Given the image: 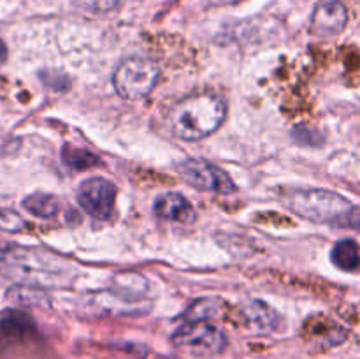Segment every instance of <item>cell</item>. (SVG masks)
I'll use <instances>...</instances> for the list:
<instances>
[{
  "instance_id": "3",
  "label": "cell",
  "mask_w": 360,
  "mask_h": 359,
  "mask_svg": "<svg viewBox=\"0 0 360 359\" xmlns=\"http://www.w3.org/2000/svg\"><path fill=\"white\" fill-rule=\"evenodd\" d=\"M4 260L11 267V275L23 285H60L69 278L67 263L44 252L27 248L9 250Z\"/></svg>"
},
{
  "instance_id": "14",
  "label": "cell",
  "mask_w": 360,
  "mask_h": 359,
  "mask_svg": "<svg viewBox=\"0 0 360 359\" xmlns=\"http://www.w3.org/2000/svg\"><path fill=\"white\" fill-rule=\"evenodd\" d=\"M0 329L4 334L13 338H21L34 329V324L28 315L21 312H9L0 319Z\"/></svg>"
},
{
  "instance_id": "12",
  "label": "cell",
  "mask_w": 360,
  "mask_h": 359,
  "mask_svg": "<svg viewBox=\"0 0 360 359\" xmlns=\"http://www.w3.org/2000/svg\"><path fill=\"white\" fill-rule=\"evenodd\" d=\"M23 208L39 218H53L58 213V199L51 194H32L25 197Z\"/></svg>"
},
{
  "instance_id": "9",
  "label": "cell",
  "mask_w": 360,
  "mask_h": 359,
  "mask_svg": "<svg viewBox=\"0 0 360 359\" xmlns=\"http://www.w3.org/2000/svg\"><path fill=\"white\" fill-rule=\"evenodd\" d=\"M155 213L160 218L178 224H190L195 220V210L186 197L178 192H165L155 199Z\"/></svg>"
},
{
  "instance_id": "21",
  "label": "cell",
  "mask_w": 360,
  "mask_h": 359,
  "mask_svg": "<svg viewBox=\"0 0 360 359\" xmlns=\"http://www.w3.org/2000/svg\"><path fill=\"white\" fill-rule=\"evenodd\" d=\"M218 2L220 4H236V2H239V0H218Z\"/></svg>"
},
{
  "instance_id": "17",
  "label": "cell",
  "mask_w": 360,
  "mask_h": 359,
  "mask_svg": "<svg viewBox=\"0 0 360 359\" xmlns=\"http://www.w3.org/2000/svg\"><path fill=\"white\" fill-rule=\"evenodd\" d=\"M217 310L218 306L217 303H214V299H199V301L193 303L188 308V312H186V322H190V320H210V317H213L214 313H217Z\"/></svg>"
},
{
  "instance_id": "20",
  "label": "cell",
  "mask_w": 360,
  "mask_h": 359,
  "mask_svg": "<svg viewBox=\"0 0 360 359\" xmlns=\"http://www.w3.org/2000/svg\"><path fill=\"white\" fill-rule=\"evenodd\" d=\"M9 250H11V246L7 245V243L0 241V259H4V257H6V253L9 252Z\"/></svg>"
},
{
  "instance_id": "2",
  "label": "cell",
  "mask_w": 360,
  "mask_h": 359,
  "mask_svg": "<svg viewBox=\"0 0 360 359\" xmlns=\"http://www.w3.org/2000/svg\"><path fill=\"white\" fill-rule=\"evenodd\" d=\"M288 206L299 217L315 224H334L347 227L355 206L343 196L330 190L308 189L294 190L288 196Z\"/></svg>"
},
{
  "instance_id": "7",
  "label": "cell",
  "mask_w": 360,
  "mask_h": 359,
  "mask_svg": "<svg viewBox=\"0 0 360 359\" xmlns=\"http://www.w3.org/2000/svg\"><path fill=\"white\" fill-rule=\"evenodd\" d=\"M77 201L90 217L108 220L116 201V187L104 178H90L77 190Z\"/></svg>"
},
{
  "instance_id": "10",
  "label": "cell",
  "mask_w": 360,
  "mask_h": 359,
  "mask_svg": "<svg viewBox=\"0 0 360 359\" xmlns=\"http://www.w3.org/2000/svg\"><path fill=\"white\" fill-rule=\"evenodd\" d=\"M243 320L252 333L266 334L276 329L280 317L267 303L255 299V301H250L245 305Z\"/></svg>"
},
{
  "instance_id": "16",
  "label": "cell",
  "mask_w": 360,
  "mask_h": 359,
  "mask_svg": "<svg viewBox=\"0 0 360 359\" xmlns=\"http://www.w3.org/2000/svg\"><path fill=\"white\" fill-rule=\"evenodd\" d=\"M116 287H118V294H122L125 299H132L143 294L146 291L148 284L141 275L127 273L116 278Z\"/></svg>"
},
{
  "instance_id": "5",
  "label": "cell",
  "mask_w": 360,
  "mask_h": 359,
  "mask_svg": "<svg viewBox=\"0 0 360 359\" xmlns=\"http://www.w3.org/2000/svg\"><path fill=\"white\" fill-rule=\"evenodd\" d=\"M172 344L195 354H220L227 347V336L210 320H190L172 334Z\"/></svg>"
},
{
  "instance_id": "4",
  "label": "cell",
  "mask_w": 360,
  "mask_h": 359,
  "mask_svg": "<svg viewBox=\"0 0 360 359\" xmlns=\"http://www.w3.org/2000/svg\"><path fill=\"white\" fill-rule=\"evenodd\" d=\"M158 80L157 63L148 58L134 56L120 63L112 76V84L120 97L127 101H139L146 97Z\"/></svg>"
},
{
  "instance_id": "19",
  "label": "cell",
  "mask_w": 360,
  "mask_h": 359,
  "mask_svg": "<svg viewBox=\"0 0 360 359\" xmlns=\"http://www.w3.org/2000/svg\"><path fill=\"white\" fill-rule=\"evenodd\" d=\"M7 60V46L6 42L0 39V63H4Z\"/></svg>"
},
{
  "instance_id": "11",
  "label": "cell",
  "mask_w": 360,
  "mask_h": 359,
  "mask_svg": "<svg viewBox=\"0 0 360 359\" xmlns=\"http://www.w3.org/2000/svg\"><path fill=\"white\" fill-rule=\"evenodd\" d=\"M330 259L340 270L357 273L360 271V245L354 239H341L334 245Z\"/></svg>"
},
{
  "instance_id": "18",
  "label": "cell",
  "mask_w": 360,
  "mask_h": 359,
  "mask_svg": "<svg viewBox=\"0 0 360 359\" xmlns=\"http://www.w3.org/2000/svg\"><path fill=\"white\" fill-rule=\"evenodd\" d=\"M25 220L21 215L14 210L0 208V229L7 232H20L23 231Z\"/></svg>"
},
{
  "instance_id": "15",
  "label": "cell",
  "mask_w": 360,
  "mask_h": 359,
  "mask_svg": "<svg viewBox=\"0 0 360 359\" xmlns=\"http://www.w3.org/2000/svg\"><path fill=\"white\" fill-rule=\"evenodd\" d=\"M7 299L13 303H20V305H46L48 303V296L39 289L32 287V285H16V287L7 291Z\"/></svg>"
},
{
  "instance_id": "13",
  "label": "cell",
  "mask_w": 360,
  "mask_h": 359,
  "mask_svg": "<svg viewBox=\"0 0 360 359\" xmlns=\"http://www.w3.org/2000/svg\"><path fill=\"white\" fill-rule=\"evenodd\" d=\"M62 160L65 162L69 168L77 169V171H81V169L95 168L97 164H101V158H98L97 155L84 150V148L72 146V144H65V146H63Z\"/></svg>"
},
{
  "instance_id": "8",
  "label": "cell",
  "mask_w": 360,
  "mask_h": 359,
  "mask_svg": "<svg viewBox=\"0 0 360 359\" xmlns=\"http://www.w3.org/2000/svg\"><path fill=\"white\" fill-rule=\"evenodd\" d=\"M348 23V11L338 0H329L316 7L311 18V32L316 35H336L345 30Z\"/></svg>"
},
{
  "instance_id": "1",
  "label": "cell",
  "mask_w": 360,
  "mask_h": 359,
  "mask_svg": "<svg viewBox=\"0 0 360 359\" xmlns=\"http://www.w3.org/2000/svg\"><path fill=\"white\" fill-rule=\"evenodd\" d=\"M227 104L220 95L199 94L183 99L169 116L176 137L195 141L213 134L224 123Z\"/></svg>"
},
{
  "instance_id": "6",
  "label": "cell",
  "mask_w": 360,
  "mask_h": 359,
  "mask_svg": "<svg viewBox=\"0 0 360 359\" xmlns=\"http://www.w3.org/2000/svg\"><path fill=\"white\" fill-rule=\"evenodd\" d=\"M178 172L186 183L199 190L221 194V196L236 192V185L231 176L217 164L204 158H186L178 165Z\"/></svg>"
}]
</instances>
